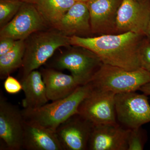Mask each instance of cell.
Instances as JSON below:
<instances>
[{
  "instance_id": "6da1fadb",
  "label": "cell",
  "mask_w": 150,
  "mask_h": 150,
  "mask_svg": "<svg viewBox=\"0 0 150 150\" xmlns=\"http://www.w3.org/2000/svg\"><path fill=\"white\" fill-rule=\"evenodd\" d=\"M145 36L131 32L95 37L70 36L71 46H81L93 52L103 64L129 71L142 68L139 51Z\"/></svg>"
},
{
  "instance_id": "7a4b0ae2",
  "label": "cell",
  "mask_w": 150,
  "mask_h": 150,
  "mask_svg": "<svg viewBox=\"0 0 150 150\" xmlns=\"http://www.w3.org/2000/svg\"><path fill=\"white\" fill-rule=\"evenodd\" d=\"M25 42L20 81L44 64L58 48L71 46L70 36L53 28L33 33Z\"/></svg>"
},
{
  "instance_id": "3957f363",
  "label": "cell",
  "mask_w": 150,
  "mask_h": 150,
  "mask_svg": "<svg viewBox=\"0 0 150 150\" xmlns=\"http://www.w3.org/2000/svg\"><path fill=\"white\" fill-rule=\"evenodd\" d=\"M92 90L89 83L79 86L71 94L63 99L47 103L35 110H22L24 120L33 122L56 131V129L72 115L78 112L83 100Z\"/></svg>"
},
{
  "instance_id": "277c9868",
  "label": "cell",
  "mask_w": 150,
  "mask_h": 150,
  "mask_svg": "<svg viewBox=\"0 0 150 150\" xmlns=\"http://www.w3.org/2000/svg\"><path fill=\"white\" fill-rule=\"evenodd\" d=\"M150 82V72L141 68L129 71L103 64L89 82L94 88L115 94L139 90Z\"/></svg>"
},
{
  "instance_id": "5b68a950",
  "label": "cell",
  "mask_w": 150,
  "mask_h": 150,
  "mask_svg": "<svg viewBox=\"0 0 150 150\" xmlns=\"http://www.w3.org/2000/svg\"><path fill=\"white\" fill-rule=\"evenodd\" d=\"M72 46L57 57L50 68L69 70L79 85L87 84L103 63L91 51L81 46Z\"/></svg>"
},
{
  "instance_id": "8992f818",
  "label": "cell",
  "mask_w": 150,
  "mask_h": 150,
  "mask_svg": "<svg viewBox=\"0 0 150 150\" xmlns=\"http://www.w3.org/2000/svg\"><path fill=\"white\" fill-rule=\"evenodd\" d=\"M115 107L118 123L126 129H136L150 122V105L145 94H116Z\"/></svg>"
},
{
  "instance_id": "52a82bcc",
  "label": "cell",
  "mask_w": 150,
  "mask_h": 150,
  "mask_svg": "<svg viewBox=\"0 0 150 150\" xmlns=\"http://www.w3.org/2000/svg\"><path fill=\"white\" fill-rule=\"evenodd\" d=\"M115 94L92 87L91 91L80 104L78 113L95 125L118 123L115 111Z\"/></svg>"
},
{
  "instance_id": "ba28073f",
  "label": "cell",
  "mask_w": 150,
  "mask_h": 150,
  "mask_svg": "<svg viewBox=\"0 0 150 150\" xmlns=\"http://www.w3.org/2000/svg\"><path fill=\"white\" fill-rule=\"evenodd\" d=\"M0 139L5 149L21 150L24 119L22 110L8 102L0 92Z\"/></svg>"
},
{
  "instance_id": "9c48e42d",
  "label": "cell",
  "mask_w": 150,
  "mask_h": 150,
  "mask_svg": "<svg viewBox=\"0 0 150 150\" xmlns=\"http://www.w3.org/2000/svg\"><path fill=\"white\" fill-rule=\"evenodd\" d=\"M49 27L35 4L23 3L14 17L1 28L0 38L25 40L33 33Z\"/></svg>"
},
{
  "instance_id": "30bf717a",
  "label": "cell",
  "mask_w": 150,
  "mask_h": 150,
  "mask_svg": "<svg viewBox=\"0 0 150 150\" xmlns=\"http://www.w3.org/2000/svg\"><path fill=\"white\" fill-rule=\"evenodd\" d=\"M150 19V0H123L115 34L131 32L145 36Z\"/></svg>"
},
{
  "instance_id": "8fae6325",
  "label": "cell",
  "mask_w": 150,
  "mask_h": 150,
  "mask_svg": "<svg viewBox=\"0 0 150 150\" xmlns=\"http://www.w3.org/2000/svg\"><path fill=\"white\" fill-rule=\"evenodd\" d=\"M94 124L79 113L62 123L56 132L63 150H88Z\"/></svg>"
},
{
  "instance_id": "7c38bea8",
  "label": "cell",
  "mask_w": 150,
  "mask_h": 150,
  "mask_svg": "<svg viewBox=\"0 0 150 150\" xmlns=\"http://www.w3.org/2000/svg\"><path fill=\"white\" fill-rule=\"evenodd\" d=\"M123 0H88L93 34H115L118 9Z\"/></svg>"
},
{
  "instance_id": "4fadbf2b",
  "label": "cell",
  "mask_w": 150,
  "mask_h": 150,
  "mask_svg": "<svg viewBox=\"0 0 150 150\" xmlns=\"http://www.w3.org/2000/svg\"><path fill=\"white\" fill-rule=\"evenodd\" d=\"M130 131L118 123L94 125L88 150H128Z\"/></svg>"
},
{
  "instance_id": "5bb4252c",
  "label": "cell",
  "mask_w": 150,
  "mask_h": 150,
  "mask_svg": "<svg viewBox=\"0 0 150 150\" xmlns=\"http://www.w3.org/2000/svg\"><path fill=\"white\" fill-rule=\"evenodd\" d=\"M54 28L68 36L89 37L93 33L86 2H76Z\"/></svg>"
},
{
  "instance_id": "9a60e30c",
  "label": "cell",
  "mask_w": 150,
  "mask_h": 150,
  "mask_svg": "<svg viewBox=\"0 0 150 150\" xmlns=\"http://www.w3.org/2000/svg\"><path fill=\"white\" fill-rule=\"evenodd\" d=\"M22 149L63 150L56 131L25 120Z\"/></svg>"
},
{
  "instance_id": "2e32d148",
  "label": "cell",
  "mask_w": 150,
  "mask_h": 150,
  "mask_svg": "<svg viewBox=\"0 0 150 150\" xmlns=\"http://www.w3.org/2000/svg\"><path fill=\"white\" fill-rule=\"evenodd\" d=\"M40 72L49 101L65 98L80 86L71 75L64 74L53 68H42Z\"/></svg>"
},
{
  "instance_id": "e0dca14e",
  "label": "cell",
  "mask_w": 150,
  "mask_h": 150,
  "mask_svg": "<svg viewBox=\"0 0 150 150\" xmlns=\"http://www.w3.org/2000/svg\"><path fill=\"white\" fill-rule=\"evenodd\" d=\"M20 81L24 93L22 102L23 109L35 110L48 103L46 86L40 71H32Z\"/></svg>"
},
{
  "instance_id": "ac0fdd59",
  "label": "cell",
  "mask_w": 150,
  "mask_h": 150,
  "mask_svg": "<svg viewBox=\"0 0 150 150\" xmlns=\"http://www.w3.org/2000/svg\"><path fill=\"white\" fill-rule=\"evenodd\" d=\"M76 0H38L37 9L49 26L54 28Z\"/></svg>"
},
{
  "instance_id": "d6986e66",
  "label": "cell",
  "mask_w": 150,
  "mask_h": 150,
  "mask_svg": "<svg viewBox=\"0 0 150 150\" xmlns=\"http://www.w3.org/2000/svg\"><path fill=\"white\" fill-rule=\"evenodd\" d=\"M24 40H16L13 48L0 56V77L5 79L17 69L21 68L25 51Z\"/></svg>"
},
{
  "instance_id": "ffe728a7",
  "label": "cell",
  "mask_w": 150,
  "mask_h": 150,
  "mask_svg": "<svg viewBox=\"0 0 150 150\" xmlns=\"http://www.w3.org/2000/svg\"><path fill=\"white\" fill-rule=\"evenodd\" d=\"M23 3L18 0H0L1 28L8 23L14 17Z\"/></svg>"
},
{
  "instance_id": "44dd1931",
  "label": "cell",
  "mask_w": 150,
  "mask_h": 150,
  "mask_svg": "<svg viewBox=\"0 0 150 150\" xmlns=\"http://www.w3.org/2000/svg\"><path fill=\"white\" fill-rule=\"evenodd\" d=\"M146 131L142 127L130 129L128 137V150H142L147 141Z\"/></svg>"
},
{
  "instance_id": "7402d4cb",
  "label": "cell",
  "mask_w": 150,
  "mask_h": 150,
  "mask_svg": "<svg viewBox=\"0 0 150 150\" xmlns=\"http://www.w3.org/2000/svg\"><path fill=\"white\" fill-rule=\"evenodd\" d=\"M139 55L141 67L150 72V41L146 37L140 45Z\"/></svg>"
},
{
  "instance_id": "603a6c76",
  "label": "cell",
  "mask_w": 150,
  "mask_h": 150,
  "mask_svg": "<svg viewBox=\"0 0 150 150\" xmlns=\"http://www.w3.org/2000/svg\"><path fill=\"white\" fill-rule=\"evenodd\" d=\"M4 86L6 91L11 94L18 93L23 88L21 82L10 75L6 78Z\"/></svg>"
},
{
  "instance_id": "cb8c5ba5",
  "label": "cell",
  "mask_w": 150,
  "mask_h": 150,
  "mask_svg": "<svg viewBox=\"0 0 150 150\" xmlns=\"http://www.w3.org/2000/svg\"><path fill=\"white\" fill-rule=\"evenodd\" d=\"M16 41L10 38H0V56L10 51L15 45Z\"/></svg>"
},
{
  "instance_id": "d4e9b609",
  "label": "cell",
  "mask_w": 150,
  "mask_h": 150,
  "mask_svg": "<svg viewBox=\"0 0 150 150\" xmlns=\"http://www.w3.org/2000/svg\"><path fill=\"white\" fill-rule=\"evenodd\" d=\"M139 90L147 96H150V82L142 86Z\"/></svg>"
},
{
  "instance_id": "484cf974",
  "label": "cell",
  "mask_w": 150,
  "mask_h": 150,
  "mask_svg": "<svg viewBox=\"0 0 150 150\" xmlns=\"http://www.w3.org/2000/svg\"><path fill=\"white\" fill-rule=\"evenodd\" d=\"M145 37L149 40L150 41V19L149 22V25H148L147 29L146 32V35Z\"/></svg>"
},
{
  "instance_id": "4316f807",
  "label": "cell",
  "mask_w": 150,
  "mask_h": 150,
  "mask_svg": "<svg viewBox=\"0 0 150 150\" xmlns=\"http://www.w3.org/2000/svg\"><path fill=\"white\" fill-rule=\"evenodd\" d=\"M21 1L23 3H31V4H35L37 1L38 0H18Z\"/></svg>"
},
{
  "instance_id": "83f0119b",
  "label": "cell",
  "mask_w": 150,
  "mask_h": 150,
  "mask_svg": "<svg viewBox=\"0 0 150 150\" xmlns=\"http://www.w3.org/2000/svg\"><path fill=\"white\" fill-rule=\"evenodd\" d=\"M76 1H85V0H76Z\"/></svg>"
},
{
  "instance_id": "f1b7e54d",
  "label": "cell",
  "mask_w": 150,
  "mask_h": 150,
  "mask_svg": "<svg viewBox=\"0 0 150 150\" xmlns=\"http://www.w3.org/2000/svg\"><path fill=\"white\" fill-rule=\"evenodd\" d=\"M88 1V0H85V1Z\"/></svg>"
}]
</instances>
